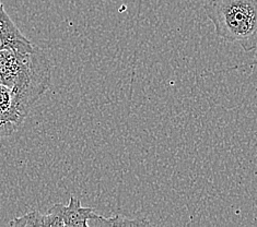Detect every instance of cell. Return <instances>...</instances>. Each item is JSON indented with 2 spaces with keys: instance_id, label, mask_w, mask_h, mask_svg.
<instances>
[{
  "instance_id": "obj_7",
  "label": "cell",
  "mask_w": 257,
  "mask_h": 227,
  "mask_svg": "<svg viewBox=\"0 0 257 227\" xmlns=\"http://www.w3.org/2000/svg\"><path fill=\"white\" fill-rule=\"evenodd\" d=\"M128 225H150L148 222H139V220L130 219L124 216L116 215L112 217H105L99 215L89 226H128Z\"/></svg>"
},
{
  "instance_id": "obj_1",
  "label": "cell",
  "mask_w": 257,
  "mask_h": 227,
  "mask_svg": "<svg viewBox=\"0 0 257 227\" xmlns=\"http://www.w3.org/2000/svg\"><path fill=\"white\" fill-rule=\"evenodd\" d=\"M0 82L11 89L17 113L24 120L51 87V61L36 45L29 53L0 52Z\"/></svg>"
},
{
  "instance_id": "obj_4",
  "label": "cell",
  "mask_w": 257,
  "mask_h": 227,
  "mask_svg": "<svg viewBox=\"0 0 257 227\" xmlns=\"http://www.w3.org/2000/svg\"><path fill=\"white\" fill-rule=\"evenodd\" d=\"M50 212L62 219L65 227H88L92 220L99 216L93 208L82 206L80 200L75 197L70 198L68 205L54 204Z\"/></svg>"
},
{
  "instance_id": "obj_8",
  "label": "cell",
  "mask_w": 257,
  "mask_h": 227,
  "mask_svg": "<svg viewBox=\"0 0 257 227\" xmlns=\"http://www.w3.org/2000/svg\"><path fill=\"white\" fill-rule=\"evenodd\" d=\"M19 127L16 122L10 120L9 118L5 117V116L0 115V138L9 137L14 133L17 128Z\"/></svg>"
},
{
  "instance_id": "obj_2",
  "label": "cell",
  "mask_w": 257,
  "mask_h": 227,
  "mask_svg": "<svg viewBox=\"0 0 257 227\" xmlns=\"http://www.w3.org/2000/svg\"><path fill=\"white\" fill-rule=\"evenodd\" d=\"M205 12L216 34L249 53L257 48V0H210Z\"/></svg>"
},
{
  "instance_id": "obj_3",
  "label": "cell",
  "mask_w": 257,
  "mask_h": 227,
  "mask_svg": "<svg viewBox=\"0 0 257 227\" xmlns=\"http://www.w3.org/2000/svg\"><path fill=\"white\" fill-rule=\"evenodd\" d=\"M34 47L35 45L23 35L15 22L11 20L5 10L4 5H0V52L29 53L32 52Z\"/></svg>"
},
{
  "instance_id": "obj_9",
  "label": "cell",
  "mask_w": 257,
  "mask_h": 227,
  "mask_svg": "<svg viewBox=\"0 0 257 227\" xmlns=\"http://www.w3.org/2000/svg\"><path fill=\"white\" fill-rule=\"evenodd\" d=\"M0 5H2V3H0Z\"/></svg>"
},
{
  "instance_id": "obj_6",
  "label": "cell",
  "mask_w": 257,
  "mask_h": 227,
  "mask_svg": "<svg viewBox=\"0 0 257 227\" xmlns=\"http://www.w3.org/2000/svg\"><path fill=\"white\" fill-rule=\"evenodd\" d=\"M0 115L16 122L18 126L23 122V119L17 113L14 93L9 87L2 82H0Z\"/></svg>"
},
{
  "instance_id": "obj_5",
  "label": "cell",
  "mask_w": 257,
  "mask_h": 227,
  "mask_svg": "<svg viewBox=\"0 0 257 227\" xmlns=\"http://www.w3.org/2000/svg\"><path fill=\"white\" fill-rule=\"evenodd\" d=\"M12 227H27V226H40V227H55L64 226L63 220L54 213L48 212L42 214L39 211L29 212L20 217H16L9 222Z\"/></svg>"
}]
</instances>
